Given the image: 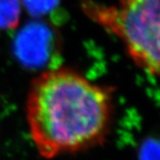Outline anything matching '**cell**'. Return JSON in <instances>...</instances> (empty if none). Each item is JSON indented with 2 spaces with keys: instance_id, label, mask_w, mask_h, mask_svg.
I'll use <instances>...</instances> for the list:
<instances>
[{
  "instance_id": "3",
  "label": "cell",
  "mask_w": 160,
  "mask_h": 160,
  "mask_svg": "<svg viewBox=\"0 0 160 160\" xmlns=\"http://www.w3.org/2000/svg\"><path fill=\"white\" fill-rule=\"evenodd\" d=\"M21 5L20 0H0V29H13L18 24Z\"/></svg>"
},
{
  "instance_id": "1",
  "label": "cell",
  "mask_w": 160,
  "mask_h": 160,
  "mask_svg": "<svg viewBox=\"0 0 160 160\" xmlns=\"http://www.w3.org/2000/svg\"><path fill=\"white\" fill-rule=\"evenodd\" d=\"M113 111V89L70 68L39 74L30 84L25 104L31 139L40 155L48 159L104 143Z\"/></svg>"
},
{
  "instance_id": "2",
  "label": "cell",
  "mask_w": 160,
  "mask_h": 160,
  "mask_svg": "<svg viewBox=\"0 0 160 160\" xmlns=\"http://www.w3.org/2000/svg\"><path fill=\"white\" fill-rule=\"evenodd\" d=\"M85 14L122 42L135 65L152 77L159 73V0H120L104 6L82 2Z\"/></svg>"
},
{
  "instance_id": "4",
  "label": "cell",
  "mask_w": 160,
  "mask_h": 160,
  "mask_svg": "<svg viewBox=\"0 0 160 160\" xmlns=\"http://www.w3.org/2000/svg\"><path fill=\"white\" fill-rule=\"evenodd\" d=\"M20 1L32 15L41 16L54 9L58 5L60 0H20Z\"/></svg>"
},
{
  "instance_id": "5",
  "label": "cell",
  "mask_w": 160,
  "mask_h": 160,
  "mask_svg": "<svg viewBox=\"0 0 160 160\" xmlns=\"http://www.w3.org/2000/svg\"><path fill=\"white\" fill-rule=\"evenodd\" d=\"M154 150L150 147L148 148H145V151L141 156V160H158L157 158V152L154 154Z\"/></svg>"
}]
</instances>
